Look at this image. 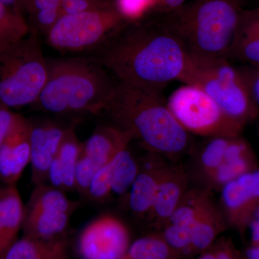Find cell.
<instances>
[{"instance_id": "cell-1", "label": "cell", "mask_w": 259, "mask_h": 259, "mask_svg": "<svg viewBox=\"0 0 259 259\" xmlns=\"http://www.w3.org/2000/svg\"><path fill=\"white\" fill-rule=\"evenodd\" d=\"M91 59L117 82L162 92L182 79L192 61L161 15L129 20L101 46Z\"/></svg>"}, {"instance_id": "cell-2", "label": "cell", "mask_w": 259, "mask_h": 259, "mask_svg": "<svg viewBox=\"0 0 259 259\" xmlns=\"http://www.w3.org/2000/svg\"><path fill=\"white\" fill-rule=\"evenodd\" d=\"M105 112L114 126L149 152L174 158L190 150V134L172 114L162 92L117 82Z\"/></svg>"}, {"instance_id": "cell-3", "label": "cell", "mask_w": 259, "mask_h": 259, "mask_svg": "<svg viewBox=\"0 0 259 259\" xmlns=\"http://www.w3.org/2000/svg\"><path fill=\"white\" fill-rule=\"evenodd\" d=\"M244 0H189L161 15L190 61L207 66L228 59Z\"/></svg>"}, {"instance_id": "cell-4", "label": "cell", "mask_w": 259, "mask_h": 259, "mask_svg": "<svg viewBox=\"0 0 259 259\" xmlns=\"http://www.w3.org/2000/svg\"><path fill=\"white\" fill-rule=\"evenodd\" d=\"M48 77L34 106L54 114L105 112L117 81L91 58L47 60Z\"/></svg>"}, {"instance_id": "cell-5", "label": "cell", "mask_w": 259, "mask_h": 259, "mask_svg": "<svg viewBox=\"0 0 259 259\" xmlns=\"http://www.w3.org/2000/svg\"><path fill=\"white\" fill-rule=\"evenodd\" d=\"M47 77L39 35L30 30L23 40L0 52V107L10 110L33 105Z\"/></svg>"}, {"instance_id": "cell-6", "label": "cell", "mask_w": 259, "mask_h": 259, "mask_svg": "<svg viewBox=\"0 0 259 259\" xmlns=\"http://www.w3.org/2000/svg\"><path fill=\"white\" fill-rule=\"evenodd\" d=\"M180 82L201 89L242 127L258 115V107L241 69L232 65L228 59L207 66L192 62Z\"/></svg>"}, {"instance_id": "cell-7", "label": "cell", "mask_w": 259, "mask_h": 259, "mask_svg": "<svg viewBox=\"0 0 259 259\" xmlns=\"http://www.w3.org/2000/svg\"><path fill=\"white\" fill-rule=\"evenodd\" d=\"M127 20L116 2L102 9L62 15L47 35V44L61 52L95 50Z\"/></svg>"}, {"instance_id": "cell-8", "label": "cell", "mask_w": 259, "mask_h": 259, "mask_svg": "<svg viewBox=\"0 0 259 259\" xmlns=\"http://www.w3.org/2000/svg\"><path fill=\"white\" fill-rule=\"evenodd\" d=\"M167 105L189 133L204 138L236 137L244 127L230 118L201 89L184 84L173 92Z\"/></svg>"}, {"instance_id": "cell-9", "label": "cell", "mask_w": 259, "mask_h": 259, "mask_svg": "<svg viewBox=\"0 0 259 259\" xmlns=\"http://www.w3.org/2000/svg\"><path fill=\"white\" fill-rule=\"evenodd\" d=\"M134 140L128 133L115 126L99 127L90 139L81 145L75 171V188L88 194L94 176L106 166L116 153Z\"/></svg>"}, {"instance_id": "cell-10", "label": "cell", "mask_w": 259, "mask_h": 259, "mask_svg": "<svg viewBox=\"0 0 259 259\" xmlns=\"http://www.w3.org/2000/svg\"><path fill=\"white\" fill-rule=\"evenodd\" d=\"M128 248L127 228L120 220L110 214L94 220L79 240L83 259H122Z\"/></svg>"}, {"instance_id": "cell-11", "label": "cell", "mask_w": 259, "mask_h": 259, "mask_svg": "<svg viewBox=\"0 0 259 259\" xmlns=\"http://www.w3.org/2000/svg\"><path fill=\"white\" fill-rule=\"evenodd\" d=\"M227 223L243 234L259 207V169L248 172L221 188Z\"/></svg>"}, {"instance_id": "cell-12", "label": "cell", "mask_w": 259, "mask_h": 259, "mask_svg": "<svg viewBox=\"0 0 259 259\" xmlns=\"http://www.w3.org/2000/svg\"><path fill=\"white\" fill-rule=\"evenodd\" d=\"M31 129L30 121L14 113L0 147V180L6 185H15L30 163Z\"/></svg>"}, {"instance_id": "cell-13", "label": "cell", "mask_w": 259, "mask_h": 259, "mask_svg": "<svg viewBox=\"0 0 259 259\" xmlns=\"http://www.w3.org/2000/svg\"><path fill=\"white\" fill-rule=\"evenodd\" d=\"M66 130L54 122H32L30 163L32 181L37 186L45 185L46 181L49 180V168L57 154Z\"/></svg>"}, {"instance_id": "cell-14", "label": "cell", "mask_w": 259, "mask_h": 259, "mask_svg": "<svg viewBox=\"0 0 259 259\" xmlns=\"http://www.w3.org/2000/svg\"><path fill=\"white\" fill-rule=\"evenodd\" d=\"M167 166L161 156L151 152L139 163V171L129 194L130 207L139 217L148 216L151 212Z\"/></svg>"}, {"instance_id": "cell-15", "label": "cell", "mask_w": 259, "mask_h": 259, "mask_svg": "<svg viewBox=\"0 0 259 259\" xmlns=\"http://www.w3.org/2000/svg\"><path fill=\"white\" fill-rule=\"evenodd\" d=\"M187 176L182 167L167 166L155 197L150 221L158 228H163L187 192Z\"/></svg>"}, {"instance_id": "cell-16", "label": "cell", "mask_w": 259, "mask_h": 259, "mask_svg": "<svg viewBox=\"0 0 259 259\" xmlns=\"http://www.w3.org/2000/svg\"><path fill=\"white\" fill-rule=\"evenodd\" d=\"M257 168L256 158L250 144L241 136L231 137L224 161L207 180L211 187L221 189L228 182Z\"/></svg>"}, {"instance_id": "cell-17", "label": "cell", "mask_w": 259, "mask_h": 259, "mask_svg": "<svg viewBox=\"0 0 259 259\" xmlns=\"http://www.w3.org/2000/svg\"><path fill=\"white\" fill-rule=\"evenodd\" d=\"M228 60L259 65V7L242 11L228 53Z\"/></svg>"}, {"instance_id": "cell-18", "label": "cell", "mask_w": 259, "mask_h": 259, "mask_svg": "<svg viewBox=\"0 0 259 259\" xmlns=\"http://www.w3.org/2000/svg\"><path fill=\"white\" fill-rule=\"evenodd\" d=\"M81 145L75 134L74 125L66 128L57 154L49 168V181L58 190L75 188V171Z\"/></svg>"}, {"instance_id": "cell-19", "label": "cell", "mask_w": 259, "mask_h": 259, "mask_svg": "<svg viewBox=\"0 0 259 259\" xmlns=\"http://www.w3.org/2000/svg\"><path fill=\"white\" fill-rule=\"evenodd\" d=\"M24 207L15 185L0 191V259H5L23 226Z\"/></svg>"}, {"instance_id": "cell-20", "label": "cell", "mask_w": 259, "mask_h": 259, "mask_svg": "<svg viewBox=\"0 0 259 259\" xmlns=\"http://www.w3.org/2000/svg\"><path fill=\"white\" fill-rule=\"evenodd\" d=\"M226 221L222 214L209 199L197 213L190 226L191 248L192 255L202 253L208 249L224 231Z\"/></svg>"}, {"instance_id": "cell-21", "label": "cell", "mask_w": 259, "mask_h": 259, "mask_svg": "<svg viewBox=\"0 0 259 259\" xmlns=\"http://www.w3.org/2000/svg\"><path fill=\"white\" fill-rule=\"evenodd\" d=\"M71 214L56 210H28L24 207L23 226L29 238H52L64 231Z\"/></svg>"}, {"instance_id": "cell-22", "label": "cell", "mask_w": 259, "mask_h": 259, "mask_svg": "<svg viewBox=\"0 0 259 259\" xmlns=\"http://www.w3.org/2000/svg\"><path fill=\"white\" fill-rule=\"evenodd\" d=\"M107 166L112 192L122 195L128 192L139 171V163L128 151V146L121 148Z\"/></svg>"}, {"instance_id": "cell-23", "label": "cell", "mask_w": 259, "mask_h": 259, "mask_svg": "<svg viewBox=\"0 0 259 259\" xmlns=\"http://www.w3.org/2000/svg\"><path fill=\"white\" fill-rule=\"evenodd\" d=\"M77 205L78 204L68 199L63 191L52 186L42 185L37 186L25 209L61 211L72 214Z\"/></svg>"}, {"instance_id": "cell-24", "label": "cell", "mask_w": 259, "mask_h": 259, "mask_svg": "<svg viewBox=\"0 0 259 259\" xmlns=\"http://www.w3.org/2000/svg\"><path fill=\"white\" fill-rule=\"evenodd\" d=\"M29 32L25 17L0 3V52L23 40Z\"/></svg>"}, {"instance_id": "cell-25", "label": "cell", "mask_w": 259, "mask_h": 259, "mask_svg": "<svg viewBox=\"0 0 259 259\" xmlns=\"http://www.w3.org/2000/svg\"><path fill=\"white\" fill-rule=\"evenodd\" d=\"M122 259H179L159 236L139 238L129 247Z\"/></svg>"}, {"instance_id": "cell-26", "label": "cell", "mask_w": 259, "mask_h": 259, "mask_svg": "<svg viewBox=\"0 0 259 259\" xmlns=\"http://www.w3.org/2000/svg\"><path fill=\"white\" fill-rule=\"evenodd\" d=\"M61 252L62 248L58 243L44 244L25 238L12 245L5 259H54L59 258Z\"/></svg>"}, {"instance_id": "cell-27", "label": "cell", "mask_w": 259, "mask_h": 259, "mask_svg": "<svg viewBox=\"0 0 259 259\" xmlns=\"http://www.w3.org/2000/svg\"><path fill=\"white\" fill-rule=\"evenodd\" d=\"M231 137L208 138L199 151V160L202 173L206 180L214 173L224 161Z\"/></svg>"}, {"instance_id": "cell-28", "label": "cell", "mask_w": 259, "mask_h": 259, "mask_svg": "<svg viewBox=\"0 0 259 259\" xmlns=\"http://www.w3.org/2000/svg\"><path fill=\"white\" fill-rule=\"evenodd\" d=\"M161 230L162 238L179 258L192 255L190 228L168 223Z\"/></svg>"}, {"instance_id": "cell-29", "label": "cell", "mask_w": 259, "mask_h": 259, "mask_svg": "<svg viewBox=\"0 0 259 259\" xmlns=\"http://www.w3.org/2000/svg\"><path fill=\"white\" fill-rule=\"evenodd\" d=\"M28 22L30 30L37 32L38 35H47L55 26L56 23L62 16L61 6L40 10L36 13L28 15Z\"/></svg>"}, {"instance_id": "cell-30", "label": "cell", "mask_w": 259, "mask_h": 259, "mask_svg": "<svg viewBox=\"0 0 259 259\" xmlns=\"http://www.w3.org/2000/svg\"><path fill=\"white\" fill-rule=\"evenodd\" d=\"M115 3L112 0H65L61 3V14H77L107 8Z\"/></svg>"}, {"instance_id": "cell-31", "label": "cell", "mask_w": 259, "mask_h": 259, "mask_svg": "<svg viewBox=\"0 0 259 259\" xmlns=\"http://www.w3.org/2000/svg\"><path fill=\"white\" fill-rule=\"evenodd\" d=\"M111 193V184L107 164L100 168L94 176L89 187L88 195L95 200H102Z\"/></svg>"}, {"instance_id": "cell-32", "label": "cell", "mask_w": 259, "mask_h": 259, "mask_svg": "<svg viewBox=\"0 0 259 259\" xmlns=\"http://www.w3.org/2000/svg\"><path fill=\"white\" fill-rule=\"evenodd\" d=\"M117 7L127 20H136L150 14L152 0H116Z\"/></svg>"}, {"instance_id": "cell-33", "label": "cell", "mask_w": 259, "mask_h": 259, "mask_svg": "<svg viewBox=\"0 0 259 259\" xmlns=\"http://www.w3.org/2000/svg\"><path fill=\"white\" fill-rule=\"evenodd\" d=\"M240 69L246 80L250 93L259 110V65L246 64L244 67Z\"/></svg>"}, {"instance_id": "cell-34", "label": "cell", "mask_w": 259, "mask_h": 259, "mask_svg": "<svg viewBox=\"0 0 259 259\" xmlns=\"http://www.w3.org/2000/svg\"><path fill=\"white\" fill-rule=\"evenodd\" d=\"M60 0H23L25 14L30 15L40 10L61 6Z\"/></svg>"}, {"instance_id": "cell-35", "label": "cell", "mask_w": 259, "mask_h": 259, "mask_svg": "<svg viewBox=\"0 0 259 259\" xmlns=\"http://www.w3.org/2000/svg\"><path fill=\"white\" fill-rule=\"evenodd\" d=\"M189 0H152L150 14H163L180 8Z\"/></svg>"}, {"instance_id": "cell-36", "label": "cell", "mask_w": 259, "mask_h": 259, "mask_svg": "<svg viewBox=\"0 0 259 259\" xmlns=\"http://www.w3.org/2000/svg\"><path fill=\"white\" fill-rule=\"evenodd\" d=\"M13 115L14 113L10 111L9 109L0 107V147L9 131Z\"/></svg>"}, {"instance_id": "cell-37", "label": "cell", "mask_w": 259, "mask_h": 259, "mask_svg": "<svg viewBox=\"0 0 259 259\" xmlns=\"http://www.w3.org/2000/svg\"><path fill=\"white\" fill-rule=\"evenodd\" d=\"M248 229L250 231V245H259V207L253 214Z\"/></svg>"}, {"instance_id": "cell-38", "label": "cell", "mask_w": 259, "mask_h": 259, "mask_svg": "<svg viewBox=\"0 0 259 259\" xmlns=\"http://www.w3.org/2000/svg\"><path fill=\"white\" fill-rule=\"evenodd\" d=\"M243 255L245 259H259V245H250Z\"/></svg>"}, {"instance_id": "cell-39", "label": "cell", "mask_w": 259, "mask_h": 259, "mask_svg": "<svg viewBox=\"0 0 259 259\" xmlns=\"http://www.w3.org/2000/svg\"><path fill=\"white\" fill-rule=\"evenodd\" d=\"M5 185L4 186H2V185H0V191H1L2 190H3V187H5Z\"/></svg>"}, {"instance_id": "cell-40", "label": "cell", "mask_w": 259, "mask_h": 259, "mask_svg": "<svg viewBox=\"0 0 259 259\" xmlns=\"http://www.w3.org/2000/svg\"><path fill=\"white\" fill-rule=\"evenodd\" d=\"M258 140H259V124H258Z\"/></svg>"}, {"instance_id": "cell-41", "label": "cell", "mask_w": 259, "mask_h": 259, "mask_svg": "<svg viewBox=\"0 0 259 259\" xmlns=\"http://www.w3.org/2000/svg\"><path fill=\"white\" fill-rule=\"evenodd\" d=\"M65 1V0H60L61 3H62V2Z\"/></svg>"}, {"instance_id": "cell-42", "label": "cell", "mask_w": 259, "mask_h": 259, "mask_svg": "<svg viewBox=\"0 0 259 259\" xmlns=\"http://www.w3.org/2000/svg\"><path fill=\"white\" fill-rule=\"evenodd\" d=\"M257 1H258V3H259V0H257Z\"/></svg>"}]
</instances>
